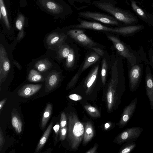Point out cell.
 <instances>
[{
	"label": "cell",
	"instance_id": "6da1fadb",
	"mask_svg": "<svg viewBox=\"0 0 153 153\" xmlns=\"http://www.w3.org/2000/svg\"><path fill=\"white\" fill-rule=\"evenodd\" d=\"M125 87L124 75L118 71L112 70L106 96L107 108L109 111L112 110L117 101H120Z\"/></svg>",
	"mask_w": 153,
	"mask_h": 153
},
{
	"label": "cell",
	"instance_id": "7a4b0ae2",
	"mask_svg": "<svg viewBox=\"0 0 153 153\" xmlns=\"http://www.w3.org/2000/svg\"><path fill=\"white\" fill-rule=\"evenodd\" d=\"M117 0H97L93 1L92 4L120 22L130 24L134 22L135 18L127 11L117 7Z\"/></svg>",
	"mask_w": 153,
	"mask_h": 153
},
{
	"label": "cell",
	"instance_id": "3957f363",
	"mask_svg": "<svg viewBox=\"0 0 153 153\" xmlns=\"http://www.w3.org/2000/svg\"><path fill=\"white\" fill-rule=\"evenodd\" d=\"M39 5L57 18L64 19L73 13L70 5L64 0H37Z\"/></svg>",
	"mask_w": 153,
	"mask_h": 153
},
{
	"label": "cell",
	"instance_id": "277c9868",
	"mask_svg": "<svg viewBox=\"0 0 153 153\" xmlns=\"http://www.w3.org/2000/svg\"><path fill=\"white\" fill-rule=\"evenodd\" d=\"M68 129L70 145L72 149L76 150L83 138L85 128L77 115L74 112L68 115Z\"/></svg>",
	"mask_w": 153,
	"mask_h": 153
},
{
	"label": "cell",
	"instance_id": "5b68a950",
	"mask_svg": "<svg viewBox=\"0 0 153 153\" xmlns=\"http://www.w3.org/2000/svg\"><path fill=\"white\" fill-rule=\"evenodd\" d=\"M105 32L107 37L112 42L118 53L127 59L129 66L142 62L138 51L137 52L132 49L129 45L125 44L117 37L110 34L109 32Z\"/></svg>",
	"mask_w": 153,
	"mask_h": 153
},
{
	"label": "cell",
	"instance_id": "8992f818",
	"mask_svg": "<svg viewBox=\"0 0 153 153\" xmlns=\"http://www.w3.org/2000/svg\"><path fill=\"white\" fill-rule=\"evenodd\" d=\"M79 17L93 22L114 26H119L120 22L112 16L97 11H83L78 13Z\"/></svg>",
	"mask_w": 153,
	"mask_h": 153
},
{
	"label": "cell",
	"instance_id": "52a82bcc",
	"mask_svg": "<svg viewBox=\"0 0 153 153\" xmlns=\"http://www.w3.org/2000/svg\"><path fill=\"white\" fill-rule=\"evenodd\" d=\"M129 67L128 72L129 86L130 91L133 92L137 89L141 82L143 65L140 62L129 66Z\"/></svg>",
	"mask_w": 153,
	"mask_h": 153
},
{
	"label": "cell",
	"instance_id": "ba28073f",
	"mask_svg": "<svg viewBox=\"0 0 153 153\" xmlns=\"http://www.w3.org/2000/svg\"><path fill=\"white\" fill-rule=\"evenodd\" d=\"M79 24L69 26V29H87L111 33L113 28L105 26L99 22H90L83 20L80 18L77 19Z\"/></svg>",
	"mask_w": 153,
	"mask_h": 153
},
{
	"label": "cell",
	"instance_id": "9c48e42d",
	"mask_svg": "<svg viewBox=\"0 0 153 153\" xmlns=\"http://www.w3.org/2000/svg\"><path fill=\"white\" fill-rule=\"evenodd\" d=\"M143 131V128L141 127L128 128L117 136L115 139V142L121 144L132 139L137 140Z\"/></svg>",
	"mask_w": 153,
	"mask_h": 153
},
{
	"label": "cell",
	"instance_id": "30bf717a",
	"mask_svg": "<svg viewBox=\"0 0 153 153\" xmlns=\"http://www.w3.org/2000/svg\"><path fill=\"white\" fill-rule=\"evenodd\" d=\"M84 30L80 29H70L67 32V34L76 42L83 46L88 48L96 45L95 42L87 36Z\"/></svg>",
	"mask_w": 153,
	"mask_h": 153
},
{
	"label": "cell",
	"instance_id": "8fae6325",
	"mask_svg": "<svg viewBox=\"0 0 153 153\" xmlns=\"http://www.w3.org/2000/svg\"><path fill=\"white\" fill-rule=\"evenodd\" d=\"M137 98L133 99L123 110L118 125L122 128L126 126L129 122L134 114L136 108Z\"/></svg>",
	"mask_w": 153,
	"mask_h": 153
},
{
	"label": "cell",
	"instance_id": "7c38bea8",
	"mask_svg": "<svg viewBox=\"0 0 153 153\" xmlns=\"http://www.w3.org/2000/svg\"><path fill=\"white\" fill-rule=\"evenodd\" d=\"M10 61L7 52L1 44L0 48V80L4 78L7 75L10 68Z\"/></svg>",
	"mask_w": 153,
	"mask_h": 153
},
{
	"label": "cell",
	"instance_id": "4fadbf2b",
	"mask_svg": "<svg viewBox=\"0 0 153 153\" xmlns=\"http://www.w3.org/2000/svg\"><path fill=\"white\" fill-rule=\"evenodd\" d=\"M145 87L146 95L150 102L151 109H153V76L149 65L145 70Z\"/></svg>",
	"mask_w": 153,
	"mask_h": 153
},
{
	"label": "cell",
	"instance_id": "5bb4252c",
	"mask_svg": "<svg viewBox=\"0 0 153 153\" xmlns=\"http://www.w3.org/2000/svg\"><path fill=\"white\" fill-rule=\"evenodd\" d=\"M42 86V84H27L18 90V94L19 96L28 98L37 92Z\"/></svg>",
	"mask_w": 153,
	"mask_h": 153
},
{
	"label": "cell",
	"instance_id": "9a60e30c",
	"mask_svg": "<svg viewBox=\"0 0 153 153\" xmlns=\"http://www.w3.org/2000/svg\"><path fill=\"white\" fill-rule=\"evenodd\" d=\"M99 69V65H96L86 79L84 86L87 95L89 94L96 80Z\"/></svg>",
	"mask_w": 153,
	"mask_h": 153
},
{
	"label": "cell",
	"instance_id": "2e32d148",
	"mask_svg": "<svg viewBox=\"0 0 153 153\" xmlns=\"http://www.w3.org/2000/svg\"><path fill=\"white\" fill-rule=\"evenodd\" d=\"M143 27L141 25H131L113 28L111 33L126 36L131 35L142 29Z\"/></svg>",
	"mask_w": 153,
	"mask_h": 153
},
{
	"label": "cell",
	"instance_id": "e0dca14e",
	"mask_svg": "<svg viewBox=\"0 0 153 153\" xmlns=\"http://www.w3.org/2000/svg\"><path fill=\"white\" fill-rule=\"evenodd\" d=\"M60 79L59 73L53 72L49 74L46 79V91H50L55 88L57 85Z\"/></svg>",
	"mask_w": 153,
	"mask_h": 153
},
{
	"label": "cell",
	"instance_id": "ac0fdd59",
	"mask_svg": "<svg viewBox=\"0 0 153 153\" xmlns=\"http://www.w3.org/2000/svg\"><path fill=\"white\" fill-rule=\"evenodd\" d=\"M66 38L67 36L64 33H52L48 36L46 42L47 44L49 45L60 44Z\"/></svg>",
	"mask_w": 153,
	"mask_h": 153
},
{
	"label": "cell",
	"instance_id": "d6986e66",
	"mask_svg": "<svg viewBox=\"0 0 153 153\" xmlns=\"http://www.w3.org/2000/svg\"><path fill=\"white\" fill-rule=\"evenodd\" d=\"M70 5L79 11L89 7L92 3L91 0H67Z\"/></svg>",
	"mask_w": 153,
	"mask_h": 153
},
{
	"label": "cell",
	"instance_id": "ffe728a7",
	"mask_svg": "<svg viewBox=\"0 0 153 153\" xmlns=\"http://www.w3.org/2000/svg\"><path fill=\"white\" fill-rule=\"evenodd\" d=\"M94 130L90 122H88L85 124L84 135L83 137V143L85 145L93 137Z\"/></svg>",
	"mask_w": 153,
	"mask_h": 153
},
{
	"label": "cell",
	"instance_id": "44dd1931",
	"mask_svg": "<svg viewBox=\"0 0 153 153\" xmlns=\"http://www.w3.org/2000/svg\"><path fill=\"white\" fill-rule=\"evenodd\" d=\"M53 125V122H52L45 131L36 148V152H38L44 146L50 135Z\"/></svg>",
	"mask_w": 153,
	"mask_h": 153
},
{
	"label": "cell",
	"instance_id": "7402d4cb",
	"mask_svg": "<svg viewBox=\"0 0 153 153\" xmlns=\"http://www.w3.org/2000/svg\"><path fill=\"white\" fill-rule=\"evenodd\" d=\"M100 58V56L96 52L91 53L87 56L82 68L81 71H85L92 65L98 61Z\"/></svg>",
	"mask_w": 153,
	"mask_h": 153
},
{
	"label": "cell",
	"instance_id": "603a6c76",
	"mask_svg": "<svg viewBox=\"0 0 153 153\" xmlns=\"http://www.w3.org/2000/svg\"><path fill=\"white\" fill-rule=\"evenodd\" d=\"M11 123L17 133L20 134L22 130V124L19 116L16 113H12Z\"/></svg>",
	"mask_w": 153,
	"mask_h": 153
},
{
	"label": "cell",
	"instance_id": "cb8c5ba5",
	"mask_svg": "<svg viewBox=\"0 0 153 153\" xmlns=\"http://www.w3.org/2000/svg\"><path fill=\"white\" fill-rule=\"evenodd\" d=\"M52 108V105L51 103H48L47 105L42 119L41 126L42 129L45 128L50 117Z\"/></svg>",
	"mask_w": 153,
	"mask_h": 153
},
{
	"label": "cell",
	"instance_id": "d4e9b609",
	"mask_svg": "<svg viewBox=\"0 0 153 153\" xmlns=\"http://www.w3.org/2000/svg\"><path fill=\"white\" fill-rule=\"evenodd\" d=\"M35 66L39 71L44 72L51 68L52 64L49 60L43 59L37 62L35 64Z\"/></svg>",
	"mask_w": 153,
	"mask_h": 153
},
{
	"label": "cell",
	"instance_id": "484cf974",
	"mask_svg": "<svg viewBox=\"0 0 153 153\" xmlns=\"http://www.w3.org/2000/svg\"><path fill=\"white\" fill-rule=\"evenodd\" d=\"M146 48L147 58L153 71V39L148 41Z\"/></svg>",
	"mask_w": 153,
	"mask_h": 153
},
{
	"label": "cell",
	"instance_id": "4316f807",
	"mask_svg": "<svg viewBox=\"0 0 153 153\" xmlns=\"http://www.w3.org/2000/svg\"><path fill=\"white\" fill-rule=\"evenodd\" d=\"M136 139H132L127 142L119 152L120 153H129L135 148L136 146Z\"/></svg>",
	"mask_w": 153,
	"mask_h": 153
},
{
	"label": "cell",
	"instance_id": "83f0119b",
	"mask_svg": "<svg viewBox=\"0 0 153 153\" xmlns=\"http://www.w3.org/2000/svg\"><path fill=\"white\" fill-rule=\"evenodd\" d=\"M27 79L31 82H37L42 80L43 79L42 76L37 71L32 69L28 74Z\"/></svg>",
	"mask_w": 153,
	"mask_h": 153
},
{
	"label": "cell",
	"instance_id": "f1b7e54d",
	"mask_svg": "<svg viewBox=\"0 0 153 153\" xmlns=\"http://www.w3.org/2000/svg\"><path fill=\"white\" fill-rule=\"evenodd\" d=\"M0 12L1 13L2 18L5 24L8 29H10V25L8 21L6 10L3 0H0Z\"/></svg>",
	"mask_w": 153,
	"mask_h": 153
},
{
	"label": "cell",
	"instance_id": "f546056e",
	"mask_svg": "<svg viewBox=\"0 0 153 153\" xmlns=\"http://www.w3.org/2000/svg\"><path fill=\"white\" fill-rule=\"evenodd\" d=\"M84 108L88 113L91 117L97 118L100 116L99 111L95 107L90 105H86L84 106Z\"/></svg>",
	"mask_w": 153,
	"mask_h": 153
},
{
	"label": "cell",
	"instance_id": "4dcf8cb0",
	"mask_svg": "<svg viewBox=\"0 0 153 153\" xmlns=\"http://www.w3.org/2000/svg\"><path fill=\"white\" fill-rule=\"evenodd\" d=\"M70 49L69 46L68 45H62L59 50V58L62 59L67 58L69 54Z\"/></svg>",
	"mask_w": 153,
	"mask_h": 153
},
{
	"label": "cell",
	"instance_id": "1f68e13d",
	"mask_svg": "<svg viewBox=\"0 0 153 153\" xmlns=\"http://www.w3.org/2000/svg\"><path fill=\"white\" fill-rule=\"evenodd\" d=\"M75 60V53L72 48L70 49L69 54L66 58V65L68 68H71L73 65Z\"/></svg>",
	"mask_w": 153,
	"mask_h": 153
},
{
	"label": "cell",
	"instance_id": "d6a6232c",
	"mask_svg": "<svg viewBox=\"0 0 153 153\" xmlns=\"http://www.w3.org/2000/svg\"><path fill=\"white\" fill-rule=\"evenodd\" d=\"M107 66L106 59L104 58L102 60L101 70V78L103 85L105 84L106 81Z\"/></svg>",
	"mask_w": 153,
	"mask_h": 153
},
{
	"label": "cell",
	"instance_id": "836d02e7",
	"mask_svg": "<svg viewBox=\"0 0 153 153\" xmlns=\"http://www.w3.org/2000/svg\"><path fill=\"white\" fill-rule=\"evenodd\" d=\"M131 5L134 10L139 16L144 18H146L144 12L136 4V2L132 0H130Z\"/></svg>",
	"mask_w": 153,
	"mask_h": 153
},
{
	"label": "cell",
	"instance_id": "e575fe53",
	"mask_svg": "<svg viewBox=\"0 0 153 153\" xmlns=\"http://www.w3.org/2000/svg\"><path fill=\"white\" fill-rule=\"evenodd\" d=\"M25 17L21 14H19L16 20V26L17 29L22 30L24 25Z\"/></svg>",
	"mask_w": 153,
	"mask_h": 153
},
{
	"label": "cell",
	"instance_id": "d590c367",
	"mask_svg": "<svg viewBox=\"0 0 153 153\" xmlns=\"http://www.w3.org/2000/svg\"><path fill=\"white\" fill-rule=\"evenodd\" d=\"M80 73L79 70L73 77L68 86V88H71L76 84L79 78Z\"/></svg>",
	"mask_w": 153,
	"mask_h": 153
},
{
	"label": "cell",
	"instance_id": "8d00e7d4",
	"mask_svg": "<svg viewBox=\"0 0 153 153\" xmlns=\"http://www.w3.org/2000/svg\"><path fill=\"white\" fill-rule=\"evenodd\" d=\"M67 118L65 113L63 112L61 115L60 120V128L67 126Z\"/></svg>",
	"mask_w": 153,
	"mask_h": 153
},
{
	"label": "cell",
	"instance_id": "74e56055",
	"mask_svg": "<svg viewBox=\"0 0 153 153\" xmlns=\"http://www.w3.org/2000/svg\"><path fill=\"white\" fill-rule=\"evenodd\" d=\"M68 128L67 126L60 128L59 130L60 139L62 141L64 140L66 137Z\"/></svg>",
	"mask_w": 153,
	"mask_h": 153
},
{
	"label": "cell",
	"instance_id": "f35d334b",
	"mask_svg": "<svg viewBox=\"0 0 153 153\" xmlns=\"http://www.w3.org/2000/svg\"><path fill=\"white\" fill-rule=\"evenodd\" d=\"M68 97L70 99L75 101L81 100L82 98L81 96L76 94H70L69 95Z\"/></svg>",
	"mask_w": 153,
	"mask_h": 153
},
{
	"label": "cell",
	"instance_id": "ab89813d",
	"mask_svg": "<svg viewBox=\"0 0 153 153\" xmlns=\"http://www.w3.org/2000/svg\"><path fill=\"white\" fill-rule=\"evenodd\" d=\"M5 139L1 129L0 128V151H1L4 144Z\"/></svg>",
	"mask_w": 153,
	"mask_h": 153
},
{
	"label": "cell",
	"instance_id": "60d3db41",
	"mask_svg": "<svg viewBox=\"0 0 153 153\" xmlns=\"http://www.w3.org/2000/svg\"><path fill=\"white\" fill-rule=\"evenodd\" d=\"M89 48L93 50L100 56H103L104 55V51L100 48L94 47H90Z\"/></svg>",
	"mask_w": 153,
	"mask_h": 153
},
{
	"label": "cell",
	"instance_id": "b9f144b4",
	"mask_svg": "<svg viewBox=\"0 0 153 153\" xmlns=\"http://www.w3.org/2000/svg\"><path fill=\"white\" fill-rule=\"evenodd\" d=\"M60 126L58 123L56 124L53 127V130L56 134V137L58 136L60 130Z\"/></svg>",
	"mask_w": 153,
	"mask_h": 153
},
{
	"label": "cell",
	"instance_id": "7bdbcfd3",
	"mask_svg": "<svg viewBox=\"0 0 153 153\" xmlns=\"http://www.w3.org/2000/svg\"><path fill=\"white\" fill-rule=\"evenodd\" d=\"M98 147L97 145L94 146L93 148L90 149L86 153H95Z\"/></svg>",
	"mask_w": 153,
	"mask_h": 153
},
{
	"label": "cell",
	"instance_id": "ee69618b",
	"mask_svg": "<svg viewBox=\"0 0 153 153\" xmlns=\"http://www.w3.org/2000/svg\"><path fill=\"white\" fill-rule=\"evenodd\" d=\"M6 101V99H4L2 100H1L0 102V110H1V108L3 107L4 105L5 104Z\"/></svg>",
	"mask_w": 153,
	"mask_h": 153
},
{
	"label": "cell",
	"instance_id": "f6af8a7d",
	"mask_svg": "<svg viewBox=\"0 0 153 153\" xmlns=\"http://www.w3.org/2000/svg\"><path fill=\"white\" fill-rule=\"evenodd\" d=\"M23 31L21 30V31L19 33V35L18 36V39H21L23 36Z\"/></svg>",
	"mask_w": 153,
	"mask_h": 153
},
{
	"label": "cell",
	"instance_id": "bcb514c9",
	"mask_svg": "<svg viewBox=\"0 0 153 153\" xmlns=\"http://www.w3.org/2000/svg\"><path fill=\"white\" fill-rule=\"evenodd\" d=\"M110 126V125L109 123H107L105 125V129H108Z\"/></svg>",
	"mask_w": 153,
	"mask_h": 153
}]
</instances>
